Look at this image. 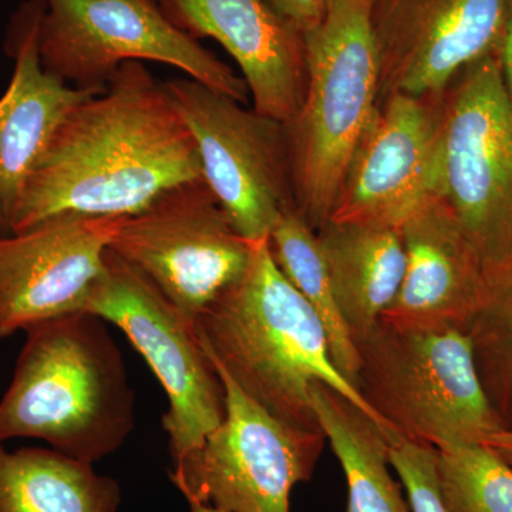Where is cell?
<instances>
[{
    "label": "cell",
    "mask_w": 512,
    "mask_h": 512,
    "mask_svg": "<svg viewBox=\"0 0 512 512\" xmlns=\"http://www.w3.org/2000/svg\"><path fill=\"white\" fill-rule=\"evenodd\" d=\"M466 332L484 392L504 429L512 430V266L488 282Z\"/></svg>",
    "instance_id": "obj_22"
},
{
    "label": "cell",
    "mask_w": 512,
    "mask_h": 512,
    "mask_svg": "<svg viewBox=\"0 0 512 512\" xmlns=\"http://www.w3.org/2000/svg\"><path fill=\"white\" fill-rule=\"evenodd\" d=\"M161 9L192 37L217 40L247 83L252 109L288 124L301 109L306 63L301 33L265 0H160Z\"/></svg>",
    "instance_id": "obj_15"
},
{
    "label": "cell",
    "mask_w": 512,
    "mask_h": 512,
    "mask_svg": "<svg viewBox=\"0 0 512 512\" xmlns=\"http://www.w3.org/2000/svg\"><path fill=\"white\" fill-rule=\"evenodd\" d=\"M217 373L225 389L224 421L174 463L171 483L185 501L222 512H291L292 490L311 480L326 437L288 429Z\"/></svg>",
    "instance_id": "obj_10"
},
{
    "label": "cell",
    "mask_w": 512,
    "mask_h": 512,
    "mask_svg": "<svg viewBox=\"0 0 512 512\" xmlns=\"http://www.w3.org/2000/svg\"><path fill=\"white\" fill-rule=\"evenodd\" d=\"M53 448L0 444V512H116L121 488Z\"/></svg>",
    "instance_id": "obj_20"
},
{
    "label": "cell",
    "mask_w": 512,
    "mask_h": 512,
    "mask_svg": "<svg viewBox=\"0 0 512 512\" xmlns=\"http://www.w3.org/2000/svg\"><path fill=\"white\" fill-rule=\"evenodd\" d=\"M311 403L345 474L346 512H413L392 474L389 431L328 384H312Z\"/></svg>",
    "instance_id": "obj_19"
},
{
    "label": "cell",
    "mask_w": 512,
    "mask_h": 512,
    "mask_svg": "<svg viewBox=\"0 0 512 512\" xmlns=\"http://www.w3.org/2000/svg\"><path fill=\"white\" fill-rule=\"evenodd\" d=\"M86 312L117 326L157 377L167 410L163 429L173 463L202 446L224 421V384L195 326L146 275L107 249L104 272Z\"/></svg>",
    "instance_id": "obj_8"
},
{
    "label": "cell",
    "mask_w": 512,
    "mask_h": 512,
    "mask_svg": "<svg viewBox=\"0 0 512 512\" xmlns=\"http://www.w3.org/2000/svg\"><path fill=\"white\" fill-rule=\"evenodd\" d=\"M45 6V0L23 3L6 40L15 69L0 97V237L12 235L30 175L64 117L106 89H77L45 72L39 53Z\"/></svg>",
    "instance_id": "obj_16"
},
{
    "label": "cell",
    "mask_w": 512,
    "mask_h": 512,
    "mask_svg": "<svg viewBox=\"0 0 512 512\" xmlns=\"http://www.w3.org/2000/svg\"><path fill=\"white\" fill-rule=\"evenodd\" d=\"M510 6L511 0H373L379 101L393 93L441 96L466 67L498 52Z\"/></svg>",
    "instance_id": "obj_13"
},
{
    "label": "cell",
    "mask_w": 512,
    "mask_h": 512,
    "mask_svg": "<svg viewBox=\"0 0 512 512\" xmlns=\"http://www.w3.org/2000/svg\"><path fill=\"white\" fill-rule=\"evenodd\" d=\"M268 239L279 271L322 320L336 369L356 389L359 352L340 313L320 249L318 232L311 228L295 207H289L279 215Z\"/></svg>",
    "instance_id": "obj_21"
},
{
    "label": "cell",
    "mask_w": 512,
    "mask_h": 512,
    "mask_svg": "<svg viewBox=\"0 0 512 512\" xmlns=\"http://www.w3.org/2000/svg\"><path fill=\"white\" fill-rule=\"evenodd\" d=\"M389 458L413 512H447L437 483V448L387 434Z\"/></svg>",
    "instance_id": "obj_24"
},
{
    "label": "cell",
    "mask_w": 512,
    "mask_h": 512,
    "mask_svg": "<svg viewBox=\"0 0 512 512\" xmlns=\"http://www.w3.org/2000/svg\"><path fill=\"white\" fill-rule=\"evenodd\" d=\"M187 504L190 507V512H222L211 505L197 503V501H187Z\"/></svg>",
    "instance_id": "obj_28"
},
{
    "label": "cell",
    "mask_w": 512,
    "mask_h": 512,
    "mask_svg": "<svg viewBox=\"0 0 512 512\" xmlns=\"http://www.w3.org/2000/svg\"><path fill=\"white\" fill-rule=\"evenodd\" d=\"M439 197L456 215L490 282L512 266V110L497 53L443 93Z\"/></svg>",
    "instance_id": "obj_6"
},
{
    "label": "cell",
    "mask_w": 512,
    "mask_h": 512,
    "mask_svg": "<svg viewBox=\"0 0 512 512\" xmlns=\"http://www.w3.org/2000/svg\"><path fill=\"white\" fill-rule=\"evenodd\" d=\"M25 335L0 399V444L45 441L90 464L116 453L136 427V394L106 320L70 313Z\"/></svg>",
    "instance_id": "obj_3"
},
{
    "label": "cell",
    "mask_w": 512,
    "mask_h": 512,
    "mask_svg": "<svg viewBox=\"0 0 512 512\" xmlns=\"http://www.w3.org/2000/svg\"><path fill=\"white\" fill-rule=\"evenodd\" d=\"M194 326L215 369L288 429L323 434L311 403L312 384L322 382L387 430L336 369L322 320L279 271L268 238L252 241L241 281Z\"/></svg>",
    "instance_id": "obj_2"
},
{
    "label": "cell",
    "mask_w": 512,
    "mask_h": 512,
    "mask_svg": "<svg viewBox=\"0 0 512 512\" xmlns=\"http://www.w3.org/2000/svg\"><path fill=\"white\" fill-rule=\"evenodd\" d=\"M336 301L353 340L375 328L402 285L400 228L329 220L318 231Z\"/></svg>",
    "instance_id": "obj_18"
},
{
    "label": "cell",
    "mask_w": 512,
    "mask_h": 512,
    "mask_svg": "<svg viewBox=\"0 0 512 512\" xmlns=\"http://www.w3.org/2000/svg\"><path fill=\"white\" fill-rule=\"evenodd\" d=\"M272 10L299 33L311 29L325 16L332 0H265Z\"/></svg>",
    "instance_id": "obj_25"
},
{
    "label": "cell",
    "mask_w": 512,
    "mask_h": 512,
    "mask_svg": "<svg viewBox=\"0 0 512 512\" xmlns=\"http://www.w3.org/2000/svg\"><path fill=\"white\" fill-rule=\"evenodd\" d=\"M200 178L194 136L164 83L143 63L127 62L57 127L30 175L12 235L59 215L131 217Z\"/></svg>",
    "instance_id": "obj_1"
},
{
    "label": "cell",
    "mask_w": 512,
    "mask_h": 512,
    "mask_svg": "<svg viewBox=\"0 0 512 512\" xmlns=\"http://www.w3.org/2000/svg\"><path fill=\"white\" fill-rule=\"evenodd\" d=\"M124 218L59 215L0 237V340L43 320L86 312Z\"/></svg>",
    "instance_id": "obj_14"
},
{
    "label": "cell",
    "mask_w": 512,
    "mask_h": 512,
    "mask_svg": "<svg viewBox=\"0 0 512 512\" xmlns=\"http://www.w3.org/2000/svg\"><path fill=\"white\" fill-rule=\"evenodd\" d=\"M373 0H332L302 33L306 92L285 124L293 197L316 232L330 220L350 160L379 101Z\"/></svg>",
    "instance_id": "obj_4"
},
{
    "label": "cell",
    "mask_w": 512,
    "mask_h": 512,
    "mask_svg": "<svg viewBox=\"0 0 512 512\" xmlns=\"http://www.w3.org/2000/svg\"><path fill=\"white\" fill-rule=\"evenodd\" d=\"M497 56L498 62H500L501 77H503L505 93H507L508 103H510L512 110V0L510 13H508L507 26H505L503 40H501Z\"/></svg>",
    "instance_id": "obj_26"
},
{
    "label": "cell",
    "mask_w": 512,
    "mask_h": 512,
    "mask_svg": "<svg viewBox=\"0 0 512 512\" xmlns=\"http://www.w3.org/2000/svg\"><path fill=\"white\" fill-rule=\"evenodd\" d=\"M443 94L393 93L377 110L350 160L330 220L402 228L439 195Z\"/></svg>",
    "instance_id": "obj_12"
},
{
    "label": "cell",
    "mask_w": 512,
    "mask_h": 512,
    "mask_svg": "<svg viewBox=\"0 0 512 512\" xmlns=\"http://www.w3.org/2000/svg\"><path fill=\"white\" fill-rule=\"evenodd\" d=\"M481 443L493 448L495 453L512 467V430L501 429L495 431V433L485 437Z\"/></svg>",
    "instance_id": "obj_27"
},
{
    "label": "cell",
    "mask_w": 512,
    "mask_h": 512,
    "mask_svg": "<svg viewBox=\"0 0 512 512\" xmlns=\"http://www.w3.org/2000/svg\"><path fill=\"white\" fill-rule=\"evenodd\" d=\"M436 468L447 512H512V467L487 444L437 448Z\"/></svg>",
    "instance_id": "obj_23"
},
{
    "label": "cell",
    "mask_w": 512,
    "mask_h": 512,
    "mask_svg": "<svg viewBox=\"0 0 512 512\" xmlns=\"http://www.w3.org/2000/svg\"><path fill=\"white\" fill-rule=\"evenodd\" d=\"M406 266L382 318L419 328L467 330L488 292L487 274L456 215L439 195L402 228Z\"/></svg>",
    "instance_id": "obj_17"
},
{
    "label": "cell",
    "mask_w": 512,
    "mask_h": 512,
    "mask_svg": "<svg viewBox=\"0 0 512 512\" xmlns=\"http://www.w3.org/2000/svg\"><path fill=\"white\" fill-rule=\"evenodd\" d=\"M356 390L387 430L434 448L504 429L478 377L466 330L380 319L356 340Z\"/></svg>",
    "instance_id": "obj_5"
},
{
    "label": "cell",
    "mask_w": 512,
    "mask_h": 512,
    "mask_svg": "<svg viewBox=\"0 0 512 512\" xmlns=\"http://www.w3.org/2000/svg\"><path fill=\"white\" fill-rule=\"evenodd\" d=\"M39 53L45 72L77 89H104L127 62H156L245 104L247 83L178 28L156 0H45Z\"/></svg>",
    "instance_id": "obj_7"
},
{
    "label": "cell",
    "mask_w": 512,
    "mask_h": 512,
    "mask_svg": "<svg viewBox=\"0 0 512 512\" xmlns=\"http://www.w3.org/2000/svg\"><path fill=\"white\" fill-rule=\"evenodd\" d=\"M164 87L194 136L202 177L232 225L248 241L268 238L281 212L295 207L285 124L190 77Z\"/></svg>",
    "instance_id": "obj_11"
},
{
    "label": "cell",
    "mask_w": 512,
    "mask_h": 512,
    "mask_svg": "<svg viewBox=\"0 0 512 512\" xmlns=\"http://www.w3.org/2000/svg\"><path fill=\"white\" fill-rule=\"evenodd\" d=\"M109 248L192 325L241 281L252 255V241L235 229L204 178L177 185L124 218Z\"/></svg>",
    "instance_id": "obj_9"
}]
</instances>
